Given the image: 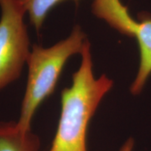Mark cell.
I'll return each instance as SVG.
<instances>
[{
    "label": "cell",
    "mask_w": 151,
    "mask_h": 151,
    "mask_svg": "<svg viewBox=\"0 0 151 151\" xmlns=\"http://www.w3.org/2000/svg\"><path fill=\"white\" fill-rule=\"evenodd\" d=\"M81 55L80 67L73 73L71 86L61 92V112L49 151H88L87 134L90 120L113 87V81L105 74L94 77L88 39Z\"/></svg>",
    "instance_id": "obj_1"
},
{
    "label": "cell",
    "mask_w": 151,
    "mask_h": 151,
    "mask_svg": "<svg viewBox=\"0 0 151 151\" xmlns=\"http://www.w3.org/2000/svg\"><path fill=\"white\" fill-rule=\"evenodd\" d=\"M87 40L79 25H76L69 37L48 48L33 45L27 64L28 77L21 104L20 116L16 121L22 131L32 130L36 111L51 94L67 60L81 54Z\"/></svg>",
    "instance_id": "obj_2"
},
{
    "label": "cell",
    "mask_w": 151,
    "mask_h": 151,
    "mask_svg": "<svg viewBox=\"0 0 151 151\" xmlns=\"http://www.w3.org/2000/svg\"><path fill=\"white\" fill-rule=\"evenodd\" d=\"M0 90L21 75L30 52L26 11L20 0H0Z\"/></svg>",
    "instance_id": "obj_3"
},
{
    "label": "cell",
    "mask_w": 151,
    "mask_h": 151,
    "mask_svg": "<svg viewBox=\"0 0 151 151\" xmlns=\"http://www.w3.org/2000/svg\"><path fill=\"white\" fill-rule=\"evenodd\" d=\"M92 13L103 19L111 27L122 35L137 39L140 50V65L131 86L132 94L141 91L151 73V19L136 21L120 0H94Z\"/></svg>",
    "instance_id": "obj_4"
},
{
    "label": "cell",
    "mask_w": 151,
    "mask_h": 151,
    "mask_svg": "<svg viewBox=\"0 0 151 151\" xmlns=\"http://www.w3.org/2000/svg\"><path fill=\"white\" fill-rule=\"evenodd\" d=\"M0 151H40V139L32 130L19 129L16 121L0 122Z\"/></svg>",
    "instance_id": "obj_5"
},
{
    "label": "cell",
    "mask_w": 151,
    "mask_h": 151,
    "mask_svg": "<svg viewBox=\"0 0 151 151\" xmlns=\"http://www.w3.org/2000/svg\"><path fill=\"white\" fill-rule=\"evenodd\" d=\"M62 1L64 0H20L37 31L42 27L50 9Z\"/></svg>",
    "instance_id": "obj_6"
},
{
    "label": "cell",
    "mask_w": 151,
    "mask_h": 151,
    "mask_svg": "<svg viewBox=\"0 0 151 151\" xmlns=\"http://www.w3.org/2000/svg\"><path fill=\"white\" fill-rule=\"evenodd\" d=\"M134 148V140L132 139H128L125 143H124L123 146L120 148L119 151H132Z\"/></svg>",
    "instance_id": "obj_7"
}]
</instances>
